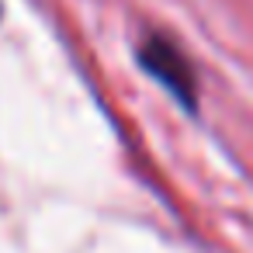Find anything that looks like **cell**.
<instances>
[{"label":"cell","mask_w":253,"mask_h":253,"mask_svg":"<svg viewBox=\"0 0 253 253\" xmlns=\"http://www.w3.org/2000/svg\"><path fill=\"white\" fill-rule=\"evenodd\" d=\"M139 63H142V70H146L170 97H177L187 111H194V104H198V77H194L187 56H184L170 39H163V35H146L142 45H139Z\"/></svg>","instance_id":"obj_1"}]
</instances>
